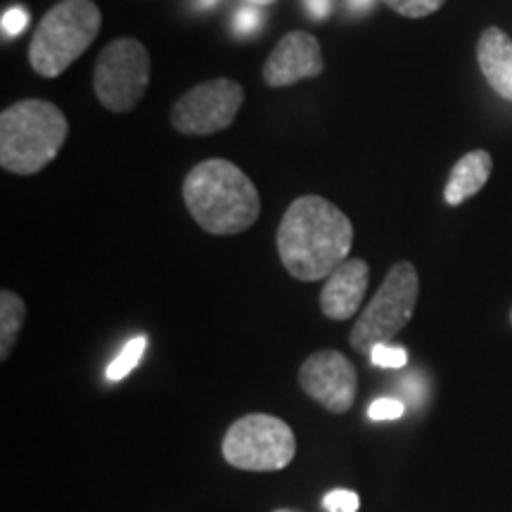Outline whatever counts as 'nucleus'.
Here are the masks:
<instances>
[{
  "label": "nucleus",
  "mask_w": 512,
  "mask_h": 512,
  "mask_svg": "<svg viewBox=\"0 0 512 512\" xmlns=\"http://www.w3.org/2000/svg\"><path fill=\"white\" fill-rule=\"evenodd\" d=\"M358 505H361V501L349 489H335L323 498V510L328 512H356Z\"/></svg>",
  "instance_id": "6ab92c4d"
},
{
  "label": "nucleus",
  "mask_w": 512,
  "mask_h": 512,
  "mask_svg": "<svg viewBox=\"0 0 512 512\" xmlns=\"http://www.w3.org/2000/svg\"><path fill=\"white\" fill-rule=\"evenodd\" d=\"M491 169H494V159L486 150H472L465 157H460L458 164L451 169V176H448L444 188L446 204L458 207V204L475 197L489 181Z\"/></svg>",
  "instance_id": "ddd939ff"
},
{
  "label": "nucleus",
  "mask_w": 512,
  "mask_h": 512,
  "mask_svg": "<svg viewBox=\"0 0 512 512\" xmlns=\"http://www.w3.org/2000/svg\"><path fill=\"white\" fill-rule=\"evenodd\" d=\"M394 12H399L401 17L420 19L437 12L446 0H384Z\"/></svg>",
  "instance_id": "dca6fc26"
},
{
  "label": "nucleus",
  "mask_w": 512,
  "mask_h": 512,
  "mask_svg": "<svg viewBox=\"0 0 512 512\" xmlns=\"http://www.w3.org/2000/svg\"><path fill=\"white\" fill-rule=\"evenodd\" d=\"M347 3H349V8L354 10V12H366V10L373 8L375 0H347Z\"/></svg>",
  "instance_id": "5701e85b"
},
{
  "label": "nucleus",
  "mask_w": 512,
  "mask_h": 512,
  "mask_svg": "<svg viewBox=\"0 0 512 512\" xmlns=\"http://www.w3.org/2000/svg\"><path fill=\"white\" fill-rule=\"evenodd\" d=\"M299 384L313 401L330 413H347L354 406L358 377L354 363L339 351L323 349L311 354L299 368Z\"/></svg>",
  "instance_id": "1a4fd4ad"
},
{
  "label": "nucleus",
  "mask_w": 512,
  "mask_h": 512,
  "mask_svg": "<svg viewBox=\"0 0 512 512\" xmlns=\"http://www.w3.org/2000/svg\"><path fill=\"white\" fill-rule=\"evenodd\" d=\"M29 24V12L22 8H10L3 12V19H0V27H3V36H19Z\"/></svg>",
  "instance_id": "aec40b11"
},
{
  "label": "nucleus",
  "mask_w": 512,
  "mask_h": 512,
  "mask_svg": "<svg viewBox=\"0 0 512 512\" xmlns=\"http://www.w3.org/2000/svg\"><path fill=\"white\" fill-rule=\"evenodd\" d=\"M325 60L318 38L309 31H290L278 41L264 64V81L271 88H287L297 81L323 74Z\"/></svg>",
  "instance_id": "9d476101"
},
{
  "label": "nucleus",
  "mask_w": 512,
  "mask_h": 512,
  "mask_svg": "<svg viewBox=\"0 0 512 512\" xmlns=\"http://www.w3.org/2000/svg\"><path fill=\"white\" fill-rule=\"evenodd\" d=\"M216 3H219V0H197V5H200L202 10H209V8H214Z\"/></svg>",
  "instance_id": "393cba45"
},
{
  "label": "nucleus",
  "mask_w": 512,
  "mask_h": 512,
  "mask_svg": "<svg viewBox=\"0 0 512 512\" xmlns=\"http://www.w3.org/2000/svg\"><path fill=\"white\" fill-rule=\"evenodd\" d=\"M183 200L197 226L209 235H238L256 223L261 197L238 164L207 159L195 164L183 181Z\"/></svg>",
  "instance_id": "f03ea898"
},
{
  "label": "nucleus",
  "mask_w": 512,
  "mask_h": 512,
  "mask_svg": "<svg viewBox=\"0 0 512 512\" xmlns=\"http://www.w3.org/2000/svg\"><path fill=\"white\" fill-rule=\"evenodd\" d=\"M403 413H406V403L399 399H389V396L377 399L368 406L370 420H399Z\"/></svg>",
  "instance_id": "a211bd4d"
},
{
  "label": "nucleus",
  "mask_w": 512,
  "mask_h": 512,
  "mask_svg": "<svg viewBox=\"0 0 512 512\" xmlns=\"http://www.w3.org/2000/svg\"><path fill=\"white\" fill-rule=\"evenodd\" d=\"M275 242L294 280L318 283L349 259L354 226L337 204L320 195H304L287 207Z\"/></svg>",
  "instance_id": "f257e3e1"
},
{
  "label": "nucleus",
  "mask_w": 512,
  "mask_h": 512,
  "mask_svg": "<svg viewBox=\"0 0 512 512\" xmlns=\"http://www.w3.org/2000/svg\"><path fill=\"white\" fill-rule=\"evenodd\" d=\"M510 320H512V313H510Z\"/></svg>",
  "instance_id": "bb28decb"
},
{
  "label": "nucleus",
  "mask_w": 512,
  "mask_h": 512,
  "mask_svg": "<svg viewBox=\"0 0 512 512\" xmlns=\"http://www.w3.org/2000/svg\"><path fill=\"white\" fill-rule=\"evenodd\" d=\"M247 3H252L254 8H266V5H273L275 0H247Z\"/></svg>",
  "instance_id": "b1692460"
},
{
  "label": "nucleus",
  "mask_w": 512,
  "mask_h": 512,
  "mask_svg": "<svg viewBox=\"0 0 512 512\" xmlns=\"http://www.w3.org/2000/svg\"><path fill=\"white\" fill-rule=\"evenodd\" d=\"M150 86V53L136 38H117L98 55L93 91L114 114L136 110Z\"/></svg>",
  "instance_id": "0eeeda50"
},
{
  "label": "nucleus",
  "mask_w": 512,
  "mask_h": 512,
  "mask_svg": "<svg viewBox=\"0 0 512 512\" xmlns=\"http://www.w3.org/2000/svg\"><path fill=\"white\" fill-rule=\"evenodd\" d=\"M420 297V278L411 261H396L382 280L380 290L358 316L351 328L349 344L358 354L370 356L377 344H389V339L411 323Z\"/></svg>",
  "instance_id": "39448f33"
},
{
  "label": "nucleus",
  "mask_w": 512,
  "mask_h": 512,
  "mask_svg": "<svg viewBox=\"0 0 512 512\" xmlns=\"http://www.w3.org/2000/svg\"><path fill=\"white\" fill-rule=\"evenodd\" d=\"M27 320V304L17 292H0V358L8 361L12 347H15L19 332Z\"/></svg>",
  "instance_id": "4468645a"
},
{
  "label": "nucleus",
  "mask_w": 512,
  "mask_h": 512,
  "mask_svg": "<svg viewBox=\"0 0 512 512\" xmlns=\"http://www.w3.org/2000/svg\"><path fill=\"white\" fill-rule=\"evenodd\" d=\"M261 27V12L256 8H240L235 15V31L242 36L254 34Z\"/></svg>",
  "instance_id": "412c9836"
},
{
  "label": "nucleus",
  "mask_w": 512,
  "mask_h": 512,
  "mask_svg": "<svg viewBox=\"0 0 512 512\" xmlns=\"http://www.w3.org/2000/svg\"><path fill=\"white\" fill-rule=\"evenodd\" d=\"M67 136V117L53 102H15L0 114V166L10 174L34 176L60 155Z\"/></svg>",
  "instance_id": "7ed1b4c3"
},
{
  "label": "nucleus",
  "mask_w": 512,
  "mask_h": 512,
  "mask_svg": "<svg viewBox=\"0 0 512 512\" xmlns=\"http://www.w3.org/2000/svg\"><path fill=\"white\" fill-rule=\"evenodd\" d=\"M297 439L290 425L275 415L249 413L228 427L223 458L238 470L275 472L292 463Z\"/></svg>",
  "instance_id": "423d86ee"
},
{
  "label": "nucleus",
  "mask_w": 512,
  "mask_h": 512,
  "mask_svg": "<svg viewBox=\"0 0 512 512\" xmlns=\"http://www.w3.org/2000/svg\"><path fill=\"white\" fill-rule=\"evenodd\" d=\"M100 27L102 12L93 0H60L31 36V69L43 79H57L93 46Z\"/></svg>",
  "instance_id": "20e7f679"
},
{
  "label": "nucleus",
  "mask_w": 512,
  "mask_h": 512,
  "mask_svg": "<svg viewBox=\"0 0 512 512\" xmlns=\"http://www.w3.org/2000/svg\"><path fill=\"white\" fill-rule=\"evenodd\" d=\"M477 62L489 86L505 100H512V41L503 29L489 27L479 36Z\"/></svg>",
  "instance_id": "f8f14e48"
},
{
  "label": "nucleus",
  "mask_w": 512,
  "mask_h": 512,
  "mask_svg": "<svg viewBox=\"0 0 512 512\" xmlns=\"http://www.w3.org/2000/svg\"><path fill=\"white\" fill-rule=\"evenodd\" d=\"M145 349H147V337L145 335L133 337L131 342H128L126 347L119 351V356L114 358L110 366H107V373H105L107 380L119 382V380H124V377L131 375L133 370L138 368V363L143 361Z\"/></svg>",
  "instance_id": "2eb2a0df"
},
{
  "label": "nucleus",
  "mask_w": 512,
  "mask_h": 512,
  "mask_svg": "<svg viewBox=\"0 0 512 512\" xmlns=\"http://www.w3.org/2000/svg\"><path fill=\"white\" fill-rule=\"evenodd\" d=\"M245 88L233 79L204 81L176 100L171 126L183 136H211L226 131L238 117Z\"/></svg>",
  "instance_id": "6e6552de"
},
{
  "label": "nucleus",
  "mask_w": 512,
  "mask_h": 512,
  "mask_svg": "<svg viewBox=\"0 0 512 512\" xmlns=\"http://www.w3.org/2000/svg\"><path fill=\"white\" fill-rule=\"evenodd\" d=\"M275 512H297V510H287V508H283V510H275Z\"/></svg>",
  "instance_id": "a878e982"
},
{
  "label": "nucleus",
  "mask_w": 512,
  "mask_h": 512,
  "mask_svg": "<svg viewBox=\"0 0 512 512\" xmlns=\"http://www.w3.org/2000/svg\"><path fill=\"white\" fill-rule=\"evenodd\" d=\"M332 5H335V0H304V8L311 19L330 17Z\"/></svg>",
  "instance_id": "4be33fe9"
},
{
  "label": "nucleus",
  "mask_w": 512,
  "mask_h": 512,
  "mask_svg": "<svg viewBox=\"0 0 512 512\" xmlns=\"http://www.w3.org/2000/svg\"><path fill=\"white\" fill-rule=\"evenodd\" d=\"M370 268L363 259H347L335 268L323 290H320V311L330 320H349L361 309L368 292Z\"/></svg>",
  "instance_id": "9b49d317"
},
{
  "label": "nucleus",
  "mask_w": 512,
  "mask_h": 512,
  "mask_svg": "<svg viewBox=\"0 0 512 512\" xmlns=\"http://www.w3.org/2000/svg\"><path fill=\"white\" fill-rule=\"evenodd\" d=\"M370 361L377 368H403L408 363V351L401 347H389V344H377L370 351Z\"/></svg>",
  "instance_id": "f3484780"
}]
</instances>
